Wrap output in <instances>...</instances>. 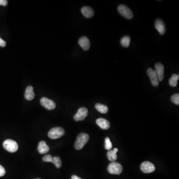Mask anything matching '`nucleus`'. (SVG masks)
<instances>
[{
    "label": "nucleus",
    "instance_id": "obj_1",
    "mask_svg": "<svg viewBox=\"0 0 179 179\" xmlns=\"http://www.w3.org/2000/svg\"><path fill=\"white\" fill-rule=\"evenodd\" d=\"M89 140V136L85 133H82L77 137L75 143V147L77 150L82 149Z\"/></svg>",
    "mask_w": 179,
    "mask_h": 179
},
{
    "label": "nucleus",
    "instance_id": "obj_2",
    "mask_svg": "<svg viewBox=\"0 0 179 179\" xmlns=\"http://www.w3.org/2000/svg\"><path fill=\"white\" fill-rule=\"evenodd\" d=\"M65 131L63 128L57 127L50 129L48 133V136L51 139H56L62 137Z\"/></svg>",
    "mask_w": 179,
    "mask_h": 179
},
{
    "label": "nucleus",
    "instance_id": "obj_3",
    "mask_svg": "<svg viewBox=\"0 0 179 179\" xmlns=\"http://www.w3.org/2000/svg\"><path fill=\"white\" fill-rule=\"evenodd\" d=\"M4 148L10 152L14 153L18 149V144L14 140L7 139L3 143Z\"/></svg>",
    "mask_w": 179,
    "mask_h": 179
},
{
    "label": "nucleus",
    "instance_id": "obj_4",
    "mask_svg": "<svg viewBox=\"0 0 179 179\" xmlns=\"http://www.w3.org/2000/svg\"><path fill=\"white\" fill-rule=\"evenodd\" d=\"M107 170L111 174L119 175L122 171V167L117 162H112L108 165Z\"/></svg>",
    "mask_w": 179,
    "mask_h": 179
},
{
    "label": "nucleus",
    "instance_id": "obj_5",
    "mask_svg": "<svg viewBox=\"0 0 179 179\" xmlns=\"http://www.w3.org/2000/svg\"><path fill=\"white\" fill-rule=\"evenodd\" d=\"M117 10L120 14L127 19H132V18L133 15L132 10L126 5H119L117 7Z\"/></svg>",
    "mask_w": 179,
    "mask_h": 179
},
{
    "label": "nucleus",
    "instance_id": "obj_6",
    "mask_svg": "<svg viewBox=\"0 0 179 179\" xmlns=\"http://www.w3.org/2000/svg\"><path fill=\"white\" fill-rule=\"evenodd\" d=\"M88 115V111L86 107H81L74 117L75 121H83Z\"/></svg>",
    "mask_w": 179,
    "mask_h": 179
},
{
    "label": "nucleus",
    "instance_id": "obj_7",
    "mask_svg": "<svg viewBox=\"0 0 179 179\" xmlns=\"http://www.w3.org/2000/svg\"><path fill=\"white\" fill-rule=\"evenodd\" d=\"M40 104L43 107L48 110H53L56 107V104L54 102L47 97H42L40 100Z\"/></svg>",
    "mask_w": 179,
    "mask_h": 179
},
{
    "label": "nucleus",
    "instance_id": "obj_8",
    "mask_svg": "<svg viewBox=\"0 0 179 179\" xmlns=\"http://www.w3.org/2000/svg\"><path fill=\"white\" fill-rule=\"evenodd\" d=\"M147 74L153 85L155 87L158 86L159 81L155 70H153L151 68L148 69Z\"/></svg>",
    "mask_w": 179,
    "mask_h": 179
},
{
    "label": "nucleus",
    "instance_id": "obj_9",
    "mask_svg": "<svg viewBox=\"0 0 179 179\" xmlns=\"http://www.w3.org/2000/svg\"><path fill=\"white\" fill-rule=\"evenodd\" d=\"M140 168L142 171L145 173H150L154 172L155 170V167L151 162L145 161L141 164Z\"/></svg>",
    "mask_w": 179,
    "mask_h": 179
},
{
    "label": "nucleus",
    "instance_id": "obj_10",
    "mask_svg": "<svg viewBox=\"0 0 179 179\" xmlns=\"http://www.w3.org/2000/svg\"><path fill=\"white\" fill-rule=\"evenodd\" d=\"M155 68L159 81L161 82L164 78V67L163 65L161 63H157L155 64Z\"/></svg>",
    "mask_w": 179,
    "mask_h": 179
},
{
    "label": "nucleus",
    "instance_id": "obj_11",
    "mask_svg": "<svg viewBox=\"0 0 179 179\" xmlns=\"http://www.w3.org/2000/svg\"><path fill=\"white\" fill-rule=\"evenodd\" d=\"M155 27L161 35H163L166 32L165 24L163 22V21L161 19L158 18L156 20L155 22Z\"/></svg>",
    "mask_w": 179,
    "mask_h": 179
},
{
    "label": "nucleus",
    "instance_id": "obj_12",
    "mask_svg": "<svg viewBox=\"0 0 179 179\" xmlns=\"http://www.w3.org/2000/svg\"><path fill=\"white\" fill-rule=\"evenodd\" d=\"M78 43L84 50H89L91 47L90 42L88 38L86 37H81L78 41Z\"/></svg>",
    "mask_w": 179,
    "mask_h": 179
},
{
    "label": "nucleus",
    "instance_id": "obj_13",
    "mask_svg": "<svg viewBox=\"0 0 179 179\" xmlns=\"http://www.w3.org/2000/svg\"><path fill=\"white\" fill-rule=\"evenodd\" d=\"M96 123L102 129H104V130H106L110 128V122L104 118H98L96 120Z\"/></svg>",
    "mask_w": 179,
    "mask_h": 179
},
{
    "label": "nucleus",
    "instance_id": "obj_14",
    "mask_svg": "<svg viewBox=\"0 0 179 179\" xmlns=\"http://www.w3.org/2000/svg\"><path fill=\"white\" fill-rule=\"evenodd\" d=\"M81 12L84 17L87 18H91L94 15V10L90 7H83L81 9Z\"/></svg>",
    "mask_w": 179,
    "mask_h": 179
},
{
    "label": "nucleus",
    "instance_id": "obj_15",
    "mask_svg": "<svg viewBox=\"0 0 179 179\" xmlns=\"http://www.w3.org/2000/svg\"><path fill=\"white\" fill-rule=\"evenodd\" d=\"M35 97L34 92H33V88L31 86H28L26 89V92L24 93V97L26 100L28 101H32L33 100Z\"/></svg>",
    "mask_w": 179,
    "mask_h": 179
},
{
    "label": "nucleus",
    "instance_id": "obj_16",
    "mask_svg": "<svg viewBox=\"0 0 179 179\" xmlns=\"http://www.w3.org/2000/svg\"><path fill=\"white\" fill-rule=\"evenodd\" d=\"M38 151L41 154L47 153L49 151V147L44 141L39 142L38 146Z\"/></svg>",
    "mask_w": 179,
    "mask_h": 179
},
{
    "label": "nucleus",
    "instance_id": "obj_17",
    "mask_svg": "<svg viewBox=\"0 0 179 179\" xmlns=\"http://www.w3.org/2000/svg\"><path fill=\"white\" fill-rule=\"evenodd\" d=\"M117 151H118V149L115 148L113 149V150H110L107 152V158L110 161L114 162L117 159Z\"/></svg>",
    "mask_w": 179,
    "mask_h": 179
},
{
    "label": "nucleus",
    "instance_id": "obj_18",
    "mask_svg": "<svg viewBox=\"0 0 179 179\" xmlns=\"http://www.w3.org/2000/svg\"><path fill=\"white\" fill-rule=\"evenodd\" d=\"M179 79V75L173 74L169 80V83L170 85L171 86L173 87L176 86L177 85V83H178L177 81H178Z\"/></svg>",
    "mask_w": 179,
    "mask_h": 179
},
{
    "label": "nucleus",
    "instance_id": "obj_19",
    "mask_svg": "<svg viewBox=\"0 0 179 179\" xmlns=\"http://www.w3.org/2000/svg\"><path fill=\"white\" fill-rule=\"evenodd\" d=\"M95 108L98 112L102 113H106L108 112V107L106 105L101 104H97Z\"/></svg>",
    "mask_w": 179,
    "mask_h": 179
},
{
    "label": "nucleus",
    "instance_id": "obj_20",
    "mask_svg": "<svg viewBox=\"0 0 179 179\" xmlns=\"http://www.w3.org/2000/svg\"><path fill=\"white\" fill-rule=\"evenodd\" d=\"M131 37L129 36H125L121 39V43L122 47H128L130 44Z\"/></svg>",
    "mask_w": 179,
    "mask_h": 179
},
{
    "label": "nucleus",
    "instance_id": "obj_21",
    "mask_svg": "<svg viewBox=\"0 0 179 179\" xmlns=\"http://www.w3.org/2000/svg\"><path fill=\"white\" fill-rule=\"evenodd\" d=\"M51 163H52L53 164L55 165L56 168H61V166H62V162H61V159L57 156L53 157L52 161Z\"/></svg>",
    "mask_w": 179,
    "mask_h": 179
},
{
    "label": "nucleus",
    "instance_id": "obj_22",
    "mask_svg": "<svg viewBox=\"0 0 179 179\" xmlns=\"http://www.w3.org/2000/svg\"><path fill=\"white\" fill-rule=\"evenodd\" d=\"M105 147L106 149L108 150H111L112 147V143L108 137L105 138Z\"/></svg>",
    "mask_w": 179,
    "mask_h": 179
},
{
    "label": "nucleus",
    "instance_id": "obj_23",
    "mask_svg": "<svg viewBox=\"0 0 179 179\" xmlns=\"http://www.w3.org/2000/svg\"><path fill=\"white\" fill-rule=\"evenodd\" d=\"M171 101L173 103L177 105H179V94H175L171 97Z\"/></svg>",
    "mask_w": 179,
    "mask_h": 179
},
{
    "label": "nucleus",
    "instance_id": "obj_24",
    "mask_svg": "<svg viewBox=\"0 0 179 179\" xmlns=\"http://www.w3.org/2000/svg\"><path fill=\"white\" fill-rule=\"evenodd\" d=\"M53 157L50 155H46L43 156L42 158V160L44 162H52Z\"/></svg>",
    "mask_w": 179,
    "mask_h": 179
},
{
    "label": "nucleus",
    "instance_id": "obj_25",
    "mask_svg": "<svg viewBox=\"0 0 179 179\" xmlns=\"http://www.w3.org/2000/svg\"><path fill=\"white\" fill-rule=\"evenodd\" d=\"M6 174V171L5 168L0 165V177H2Z\"/></svg>",
    "mask_w": 179,
    "mask_h": 179
},
{
    "label": "nucleus",
    "instance_id": "obj_26",
    "mask_svg": "<svg viewBox=\"0 0 179 179\" xmlns=\"http://www.w3.org/2000/svg\"><path fill=\"white\" fill-rule=\"evenodd\" d=\"M7 0H0V6H7Z\"/></svg>",
    "mask_w": 179,
    "mask_h": 179
},
{
    "label": "nucleus",
    "instance_id": "obj_27",
    "mask_svg": "<svg viewBox=\"0 0 179 179\" xmlns=\"http://www.w3.org/2000/svg\"><path fill=\"white\" fill-rule=\"evenodd\" d=\"M6 45V42L0 37V47H5Z\"/></svg>",
    "mask_w": 179,
    "mask_h": 179
},
{
    "label": "nucleus",
    "instance_id": "obj_28",
    "mask_svg": "<svg viewBox=\"0 0 179 179\" xmlns=\"http://www.w3.org/2000/svg\"><path fill=\"white\" fill-rule=\"evenodd\" d=\"M71 179H82L81 178H80V177H78L77 176L73 175L71 177Z\"/></svg>",
    "mask_w": 179,
    "mask_h": 179
},
{
    "label": "nucleus",
    "instance_id": "obj_29",
    "mask_svg": "<svg viewBox=\"0 0 179 179\" xmlns=\"http://www.w3.org/2000/svg\"></svg>",
    "mask_w": 179,
    "mask_h": 179
}]
</instances>
